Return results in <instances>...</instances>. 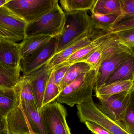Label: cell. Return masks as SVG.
<instances>
[{
  "label": "cell",
  "mask_w": 134,
  "mask_h": 134,
  "mask_svg": "<svg viewBox=\"0 0 134 134\" xmlns=\"http://www.w3.org/2000/svg\"><path fill=\"white\" fill-rule=\"evenodd\" d=\"M9 0H0V7L4 6L8 2Z\"/></svg>",
  "instance_id": "36"
},
{
  "label": "cell",
  "mask_w": 134,
  "mask_h": 134,
  "mask_svg": "<svg viewBox=\"0 0 134 134\" xmlns=\"http://www.w3.org/2000/svg\"><path fill=\"white\" fill-rule=\"evenodd\" d=\"M107 31L92 30L88 36L77 41L60 52L55 54L47 62L49 68L53 70L76 52L88 45L97 37Z\"/></svg>",
  "instance_id": "11"
},
{
  "label": "cell",
  "mask_w": 134,
  "mask_h": 134,
  "mask_svg": "<svg viewBox=\"0 0 134 134\" xmlns=\"http://www.w3.org/2000/svg\"><path fill=\"white\" fill-rule=\"evenodd\" d=\"M31 134H32V131H31Z\"/></svg>",
  "instance_id": "38"
},
{
  "label": "cell",
  "mask_w": 134,
  "mask_h": 134,
  "mask_svg": "<svg viewBox=\"0 0 134 134\" xmlns=\"http://www.w3.org/2000/svg\"><path fill=\"white\" fill-rule=\"evenodd\" d=\"M123 15H134V0H120Z\"/></svg>",
  "instance_id": "32"
},
{
  "label": "cell",
  "mask_w": 134,
  "mask_h": 134,
  "mask_svg": "<svg viewBox=\"0 0 134 134\" xmlns=\"http://www.w3.org/2000/svg\"><path fill=\"white\" fill-rule=\"evenodd\" d=\"M97 72L93 69L81 74L62 91L55 102L72 107L92 99Z\"/></svg>",
  "instance_id": "1"
},
{
  "label": "cell",
  "mask_w": 134,
  "mask_h": 134,
  "mask_svg": "<svg viewBox=\"0 0 134 134\" xmlns=\"http://www.w3.org/2000/svg\"><path fill=\"white\" fill-rule=\"evenodd\" d=\"M26 25L4 6L0 7V40L15 42L23 41Z\"/></svg>",
  "instance_id": "7"
},
{
  "label": "cell",
  "mask_w": 134,
  "mask_h": 134,
  "mask_svg": "<svg viewBox=\"0 0 134 134\" xmlns=\"http://www.w3.org/2000/svg\"><path fill=\"white\" fill-rule=\"evenodd\" d=\"M120 124L130 134H134V100L121 118Z\"/></svg>",
  "instance_id": "28"
},
{
  "label": "cell",
  "mask_w": 134,
  "mask_h": 134,
  "mask_svg": "<svg viewBox=\"0 0 134 134\" xmlns=\"http://www.w3.org/2000/svg\"><path fill=\"white\" fill-rule=\"evenodd\" d=\"M14 88L19 102L27 103L37 108L31 87L25 77L21 76L19 81Z\"/></svg>",
  "instance_id": "26"
},
{
  "label": "cell",
  "mask_w": 134,
  "mask_h": 134,
  "mask_svg": "<svg viewBox=\"0 0 134 134\" xmlns=\"http://www.w3.org/2000/svg\"><path fill=\"white\" fill-rule=\"evenodd\" d=\"M65 14V22L61 34L57 37L55 54L88 36L92 30L90 16L87 12Z\"/></svg>",
  "instance_id": "2"
},
{
  "label": "cell",
  "mask_w": 134,
  "mask_h": 134,
  "mask_svg": "<svg viewBox=\"0 0 134 134\" xmlns=\"http://www.w3.org/2000/svg\"><path fill=\"white\" fill-rule=\"evenodd\" d=\"M81 123L88 121L100 125L112 134H130L121 125L110 119L99 109L93 99L76 105Z\"/></svg>",
  "instance_id": "5"
},
{
  "label": "cell",
  "mask_w": 134,
  "mask_h": 134,
  "mask_svg": "<svg viewBox=\"0 0 134 134\" xmlns=\"http://www.w3.org/2000/svg\"><path fill=\"white\" fill-rule=\"evenodd\" d=\"M21 60L19 44L0 40V62L11 68H20Z\"/></svg>",
  "instance_id": "13"
},
{
  "label": "cell",
  "mask_w": 134,
  "mask_h": 134,
  "mask_svg": "<svg viewBox=\"0 0 134 134\" xmlns=\"http://www.w3.org/2000/svg\"><path fill=\"white\" fill-rule=\"evenodd\" d=\"M122 80H134V58L121 64L103 85Z\"/></svg>",
  "instance_id": "21"
},
{
  "label": "cell",
  "mask_w": 134,
  "mask_h": 134,
  "mask_svg": "<svg viewBox=\"0 0 134 134\" xmlns=\"http://www.w3.org/2000/svg\"><path fill=\"white\" fill-rule=\"evenodd\" d=\"M134 29V15H123L119 16L114 25L112 33Z\"/></svg>",
  "instance_id": "29"
},
{
  "label": "cell",
  "mask_w": 134,
  "mask_h": 134,
  "mask_svg": "<svg viewBox=\"0 0 134 134\" xmlns=\"http://www.w3.org/2000/svg\"><path fill=\"white\" fill-rule=\"evenodd\" d=\"M91 12L90 19L92 30L111 32L114 25L120 16L113 15H104Z\"/></svg>",
  "instance_id": "22"
},
{
  "label": "cell",
  "mask_w": 134,
  "mask_h": 134,
  "mask_svg": "<svg viewBox=\"0 0 134 134\" xmlns=\"http://www.w3.org/2000/svg\"><path fill=\"white\" fill-rule=\"evenodd\" d=\"M0 134H8L6 117L0 114Z\"/></svg>",
  "instance_id": "35"
},
{
  "label": "cell",
  "mask_w": 134,
  "mask_h": 134,
  "mask_svg": "<svg viewBox=\"0 0 134 134\" xmlns=\"http://www.w3.org/2000/svg\"><path fill=\"white\" fill-rule=\"evenodd\" d=\"M58 87L54 80V70H52L44 91L43 107L52 102H55L60 94Z\"/></svg>",
  "instance_id": "27"
},
{
  "label": "cell",
  "mask_w": 134,
  "mask_h": 134,
  "mask_svg": "<svg viewBox=\"0 0 134 134\" xmlns=\"http://www.w3.org/2000/svg\"><path fill=\"white\" fill-rule=\"evenodd\" d=\"M58 4V0H9L4 6L27 24L36 21Z\"/></svg>",
  "instance_id": "4"
},
{
  "label": "cell",
  "mask_w": 134,
  "mask_h": 134,
  "mask_svg": "<svg viewBox=\"0 0 134 134\" xmlns=\"http://www.w3.org/2000/svg\"><path fill=\"white\" fill-rule=\"evenodd\" d=\"M69 66H62V67H58L53 69L54 80L58 87Z\"/></svg>",
  "instance_id": "34"
},
{
  "label": "cell",
  "mask_w": 134,
  "mask_h": 134,
  "mask_svg": "<svg viewBox=\"0 0 134 134\" xmlns=\"http://www.w3.org/2000/svg\"><path fill=\"white\" fill-rule=\"evenodd\" d=\"M102 44L84 62L91 66L94 69L98 70V67L99 61L101 59V53L102 50Z\"/></svg>",
  "instance_id": "31"
},
{
  "label": "cell",
  "mask_w": 134,
  "mask_h": 134,
  "mask_svg": "<svg viewBox=\"0 0 134 134\" xmlns=\"http://www.w3.org/2000/svg\"><path fill=\"white\" fill-rule=\"evenodd\" d=\"M53 37L45 35H37L25 37L19 44L20 54L21 59L35 53L44 46Z\"/></svg>",
  "instance_id": "17"
},
{
  "label": "cell",
  "mask_w": 134,
  "mask_h": 134,
  "mask_svg": "<svg viewBox=\"0 0 134 134\" xmlns=\"http://www.w3.org/2000/svg\"><path fill=\"white\" fill-rule=\"evenodd\" d=\"M93 69L91 66L84 62L77 63L70 66L59 86L60 92L81 74Z\"/></svg>",
  "instance_id": "23"
},
{
  "label": "cell",
  "mask_w": 134,
  "mask_h": 134,
  "mask_svg": "<svg viewBox=\"0 0 134 134\" xmlns=\"http://www.w3.org/2000/svg\"><path fill=\"white\" fill-rule=\"evenodd\" d=\"M91 11L104 15H122L120 0H96Z\"/></svg>",
  "instance_id": "24"
},
{
  "label": "cell",
  "mask_w": 134,
  "mask_h": 134,
  "mask_svg": "<svg viewBox=\"0 0 134 134\" xmlns=\"http://www.w3.org/2000/svg\"><path fill=\"white\" fill-rule=\"evenodd\" d=\"M34 134H47L41 119V112L37 108L25 102H19Z\"/></svg>",
  "instance_id": "18"
},
{
  "label": "cell",
  "mask_w": 134,
  "mask_h": 134,
  "mask_svg": "<svg viewBox=\"0 0 134 134\" xmlns=\"http://www.w3.org/2000/svg\"><path fill=\"white\" fill-rule=\"evenodd\" d=\"M112 34L121 43L134 51V29Z\"/></svg>",
  "instance_id": "30"
},
{
  "label": "cell",
  "mask_w": 134,
  "mask_h": 134,
  "mask_svg": "<svg viewBox=\"0 0 134 134\" xmlns=\"http://www.w3.org/2000/svg\"><path fill=\"white\" fill-rule=\"evenodd\" d=\"M52 70L47 63L29 74L23 76L30 85L37 109L40 112L43 107L44 91Z\"/></svg>",
  "instance_id": "10"
},
{
  "label": "cell",
  "mask_w": 134,
  "mask_h": 134,
  "mask_svg": "<svg viewBox=\"0 0 134 134\" xmlns=\"http://www.w3.org/2000/svg\"><path fill=\"white\" fill-rule=\"evenodd\" d=\"M134 100V88L113 96L106 100H99V103L96 105L104 114L120 124L121 118Z\"/></svg>",
  "instance_id": "8"
},
{
  "label": "cell",
  "mask_w": 134,
  "mask_h": 134,
  "mask_svg": "<svg viewBox=\"0 0 134 134\" xmlns=\"http://www.w3.org/2000/svg\"><path fill=\"white\" fill-rule=\"evenodd\" d=\"M84 124L88 129L94 134H112L106 129L93 122L87 121Z\"/></svg>",
  "instance_id": "33"
},
{
  "label": "cell",
  "mask_w": 134,
  "mask_h": 134,
  "mask_svg": "<svg viewBox=\"0 0 134 134\" xmlns=\"http://www.w3.org/2000/svg\"><path fill=\"white\" fill-rule=\"evenodd\" d=\"M57 37H53L44 46L30 56L21 59V71L26 76L47 63L55 53Z\"/></svg>",
  "instance_id": "9"
},
{
  "label": "cell",
  "mask_w": 134,
  "mask_h": 134,
  "mask_svg": "<svg viewBox=\"0 0 134 134\" xmlns=\"http://www.w3.org/2000/svg\"><path fill=\"white\" fill-rule=\"evenodd\" d=\"M133 58L134 53L125 52L114 56L101 63L98 68L94 87L104 84L108 77L121 64Z\"/></svg>",
  "instance_id": "12"
},
{
  "label": "cell",
  "mask_w": 134,
  "mask_h": 134,
  "mask_svg": "<svg viewBox=\"0 0 134 134\" xmlns=\"http://www.w3.org/2000/svg\"><path fill=\"white\" fill-rule=\"evenodd\" d=\"M32 134H34V133L32 131Z\"/></svg>",
  "instance_id": "37"
},
{
  "label": "cell",
  "mask_w": 134,
  "mask_h": 134,
  "mask_svg": "<svg viewBox=\"0 0 134 134\" xmlns=\"http://www.w3.org/2000/svg\"><path fill=\"white\" fill-rule=\"evenodd\" d=\"M102 50L98 67L103 62L114 56L125 52L134 54V51L121 43L112 33L108 36L103 42L102 44Z\"/></svg>",
  "instance_id": "16"
},
{
  "label": "cell",
  "mask_w": 134,
  "mask_h": 134,
  "mask_svg": "<svg viewBox=\"0 0 134 134\" xmlns=\"http://www.w3.org/2000/svg\"><path fill=\"white\" fill-rule=\"evenodd\" d=\"M111 33V32H106L94 40L90 44L76 52L54 69L65 66H70L77 63L84 62L94 51L102 44L107 37Z\"/></svg>",
  "instance_id": "14"
},
{
  "label": "cell",
  "mask_w": 134,
  "mask_h": 134,
  "mask_svg": "<svg viewBox=\"0 0 134 134\" xmlns=\"http://www.w3.org/2000/svg\"><path fill=\"white\" fill-rule=\"evenodd\" d=\"M20 68H11L0 62V88H13L21 77Z\"/></svg>",
  "instance_id": "20"
},
{
  "label": "cell",
  "mask_w": 134,
  "mask_h": 134,
  "mask_svg": "<svg viewBox=\"0 0 134 134\" xmlns=\"http://www.w3.org/2000/svg\"><path fill=\"white\" fill-rule=\"evenodd\" d=\"M134 80H122L94 87L95 94L99 100H106L114 95L134 88Z\"/></svg>",
  "instance_id": "15"
},
{
  "label": "cell",
  "mask_w": 134,
  "mask_h": 134,
  "mask_svg": "<svg viewBox=\"0 0 134 134\" xmlns=\"http://www.w3.org/2000/svg\"><path fill=\"white\" fill-rule=\"evenodd\" d=\"M65 19V14L58 4L36 21L27 23L25 37L45 35L58 37L63 29Z\"/></svg>",
  "instance_id": "3"
},
{
  "label": "cell",
  "mask_w": 134,
  "mask_h": 134,
  "mask_svg": "<svg viewBox=\"0 0 134 134\" xmlns=\"http://www.w3.org/2000/svg\"><path fill=\"white\" fill-rule=\"evenodd\" d=\"M96 0H61V8L65 13L87 12L93 8Z\"/></svg>",
  "instance_id": "25"
},
{
  "label": "cell",
  "mask_w": 134,
  "mask_h": 134,
  "mask_svg": "<svg viewBox=\"0 0 134 134\" xmlns=\"http://www.w3.org/2000/svg\"><path fill=\"white\" fill-rule=\"evenodd\" d=\"M19 103L14 87L0 88V114L7 116Z\"/></svg>",
  "instance_id": "19"
},
{
  "label": "cell",
  "mask_w": 134,
  "mask_h": 134,
  "mask_svg": "<svg viewBox=\"0 0 134 134\" xmlns=\"http://www.w3.org/2000/svg\"><path fill=\"white\" fill-rule=\"evenodd\" d=\"M41 114L47 134H72L66 121L67 110L62 104L55 102L47 104Z\"/></svg>",
  "instance_id": "6"
}]
</instances>
